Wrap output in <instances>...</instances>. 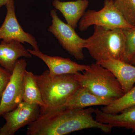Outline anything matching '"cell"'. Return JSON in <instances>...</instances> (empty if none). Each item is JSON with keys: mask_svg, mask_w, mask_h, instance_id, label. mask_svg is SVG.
Here are the masks:
<instances>
[{"mask_svg": "<svg viewBox=\"0 0 135 135\" xmlns=\"http://www.w3.org/2000/svg\"><path fill=\"white\" fill-rule=\"evenodd\" d=\"M92 107L65 108L60 110L40 113L36 120L29 124L27 135H64L74 131L97 128L109 133L113 128L94 119Z\"/></svg>", "mask_w": 135, "mask_h": 135, "instance_id": "obj_1", "label": "cell"}, {"mask_svg": "<svg viewBox=\"0 0 135 135\" xmlns=\"http://www.w3.org/2000/svg\"><path fill=\"white\" fill-rule=\"evenodd\" d=\"M35 76L46 105L40 113L65 109L68 100L81 86L74 74L55 75L46 70Z\"/></svg>", "mask_w": 135, "mask_h": 135, "instance_id": "obj_2", "label": "cell"}, {"mask_svg": "<svg viewBox=\"0 0 135 135\" xmlns=\"http://www.w3.org/2000/svg\"><path fill=\"white\" fill-rule=\"evenodd\" d=\"M93 35L85 39L84 48L96 62L110 59L123 60L126 38L123 29L94 26Z\"/></svg>", "mask_w": 135, "mask_h": 135, "instance_id": "obj_3", "label": "cell"}, {"mask_svg": "<svg viewBox=\"0 0 135 135\" xmlns=\"http://www.w3.org/2000/svg\"><path fill=\"white\" fill-rule=\"evenodd\" d=\"M82 72L74 74L78 82L96 95L116 99L125 94L113 74L99 63H93Z\"/></svg>", "mask_w": 135, "mask_h": 135, "instance_id": "obj_4", "label": "cell"}, {"mask_svg": "<svg viewBox=\"0 0 135 135\" xmlns=\"http://www.w3.org/2000/svg\"><path fill=\"white\" fill-rule=\"evenodd\" d=\"M93 25L110 29H127L134 26L127 22L115 7L113 0H105L103 7L99 11H87L79 23V29L81 32Z\"/></svg>", "mask_w": 135, "mask_h": 135, "instance_id": "obj_5", "label": "cell"}, {"mask_svg": "<svg viewBox=\"0 0 135 135\" xmlns=\"http://www.w3.org/2000/svg\"><path fill=\"white\" fill-rule=\"evenodd\" d=\"M52 24L48 30L58 40L59 43L67 52L77 60H83L85 39L80 37L72 27L63 22L59 17L56 10L50 11Z\"/></svg>", "mask_w": 135, "mask_h": 135, "instance_id": "obj_6", "label": "cell"}, {"mask_svg": "<svg viewBox=\"0 0 135 135\" xmlns=\"http://www.w3.org/2000/svg\"><path fill=\"white\" fill-rule=\"evenodd\" d=\"M27 64L25 59L17 61L0 102V117L9 112L23 101V76Z\"/></svg>", "mask_w": 135, "mask_h": 135, "instance_id": "obj_7", "label": "cell"}, {"mask_svg": "<svg viewBox=\"0 0 135 135\" xmlns=\"http://www.w3.org/2000/svg\"><path fill=\"white\" fill-rule=\"evenodd\" d=\"M40 109L37 105L22 101L15 109L2 115L6 122L0 128V135L15 134L20 129L38 119Z\"/></svg>", "mask_w": 135, "mask_h": 135, "instance_id": "obj_8", "label": "cell"}, {"mask_svg": "<svg viewBox=\"0 0 135 135\" xmlns=\"http://www.w3.org/2000/svg\"><path fill=\"white\" fill-rule=\"evenodd\" d=\"M5 6L7 13L3 23L0 27V39L16 41L22 44L27 43L33 49L40 50L35 38L25 31L18 23L16 16L14 0H9Z\"/></svg>", "mask_w": 135, "mask_h": 135, "instance_id": "obj_9", "label": "cell"}, {"mask_svg": "<svg viewBox=\"0 0 135 135\" xmlns=\"http://www.w3.org/2000/svg\"><path fill=\"white\" fill-rule=\"evenodd\" d=\"M28 50L32 55L41 59L46 64L51 75L75 74L78 72H82L89 66L88 65L78 64L69 58L48 55L40 50L29 49Z\"/></svg>", "mask_w": 135, "mask_h": 135, "instance_id": "obj_10", "label": "cell"}, {"mask_svg": "<svg viewBox=\"0 0 135 135\" xmlns=\"http://www.w3.org/2000/svg\"><path fill=\"white\" fill-rule=\"evenodd\" d=\"M99 64L113 74L124 93L129 91L135 83V66L119 59H110Z\"/></svg>", "mask_w": 135, "mask_h": 135, "instance_id": "obj_11", "label": "cell"}, {"mask_svg": "<svg viewBox=\"0 0 135 135\" xmlns=\"http://www.w3.org/2000/svg\"><path fill=\"white\" fill-rule=\"evenodd\" d=\"M32 56L20 42L2 40L0 44V65L11 73L19 58H30Z\"/></svg>", "mask_w": 135, "mask_h": 135, "instance_id": "obj_12", "label": "cell"}, {"mask_svg": "<svg viewBox=\"0 0 135 135\" xmlns=\"http://www.w3.org/2000/svg\"><path fill=\"white\" fill-rule=\"evenodd\" d=\"M94 113L96 120L99 122L113 128L131 129L135 133V105L116 114L105 113L98 109H95Z\"/></svg>", "mask_w": 135, "mask_h": 135, "instance_id": "obj_13", "label": "cell"}, {"mask_svg": "<svg viewBox=\"0 0 135 135\" xmlns=\"http://www.w3.org/2000/svg\"><path fill=\"white\" fill-rule=\"evenodd\" d=\"M89 4L88 0L61 2L53 0L52 5L63 15L68 24L76 29Z\"/></svg>", "mask_w": 135, "mask_h": 135, "instance_id": "obj_14", "label": "cell"}, {"mask_svg": "<svg viewBox=\"0 0 135 135\" xmlns=\"http://www.w3.org/2000/svg\"><path fill=\"white\" fill-rule=\"evenodd\" d=\"M115 99L98 96L80 86L70 97L64 106L66 108H84L96 105L105 106Z\"/></svg>", "mask_w": 135, "mask_h": 135, "instance_id": "obj_15", "label": "cell"}, {"mask_svg": "<svg viewBox=\"0 0 135 135\" xmlns=\"http://www.w3.org/2000/svg\"><path fill=\"white\" fill-rule=\"evenodd\" d=\"M23 101L39 105L40 110H44L46 107L35 75L27 70L23 76Z\"/></svg>", "mask_w": 135, "mask_h": 135, "instance_id": "obj_16", "label": "cell"}, {"mask_svg": "<svg viewBox=\"0 0 135 135\" xmlns=\"http://www.w3.org/2000/svg\"><path fill=\"white\" fill-rule=\"evenodd\" d=\"M135 105V86L119 98L108 105L104 106L101 110L104 113L116 114L123 110Z\"/></svg>", "mask_w": 135, "mask_h": 135, "instance_id": "obj_17", "label": "cell"}, {"mask_svg": "<svg viewBox=\"0 0 135 135\" xmlns=\"http://www.w3.org/2000/svg\"><path fill=\"white\" fill-rule=\"evenodd\" d=\"M115 7L127 22L135 26V0H113Z\"/></svg>", "mask_w": 135, "mask_h": 135, "instance_id": "obj_18", "label": "cell"}, {"mask_svg": "<svg viewBox=\"0 0 135 135\" xmlns=\"http://www.w3.org/2000/svg\"><path fill=\"white\" fill-rule=\"evenodd\" d=\"M126 38V48L123 61L129 63L135 55V26L123 29Z\"/></svg>", "mask_w": 135, "mask_h": 135, "instance_id": "obj_19", "label": "cell"}, {"mask_svg": "<svg viewBox=\"0 0 135 135\" xmlns=\"http://www.w3.org/2000/svg\"><path fill=\"white\" fill-rule=\"evenodd\" d=\"M11 73L0 65V102L5 88L9 81Z\"/></svg>", "mask_w": 135, "mask_h": 135, "instance_id": "obj_20", "label": "cell"}, {"mask_svg": "<svg viewBox=\"0 0 135 135\" xmlns=\"http://www.w3.org/2000/svg\"><path fill=\"white\" fill-rule=\"evenodd\" d=\"M9 0H0V8L5 5Z\"/></svg>", "mask_w": 135, "mask_h": 135, "instance_id": "obj_21", "label": "cell"}, {"mask_svg": "<svg viewBox=\"0 0 135 135\" xmlns=\"http://www.w3.org/2000/svg\"><path fill=\"white\" fill-rule=\"evenodd\" d=\"M129 64L131 65H135V55H134V56L131 59V60Z\"/></svg>", "mask_w": 135, "mask_h": 135, "instance_id": "obj_22", "label": "cell"}]
</instances>
